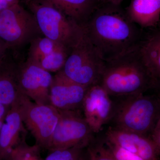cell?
Returning <instances> with one entry per match:
<instances>
[{"mask_svg":"<svg viewBox=\"0 0 160 160\" xmlns=\"http://www.w3.org/2000/svg\"><path fill=\"white\" fill-rule=\"evenodd\" d=\"M83 26L105 61L137 46L143 32L120 6L104 1Z\"/></svg>","mask_w":160,"mask_h":160,"instance_id":"cell-1","label":"cell"},{"mask_svg":"<svg viewBox=\"0 0 160 160\" xmlns=\"http://www.w3.org/2000/svg\"><path fill=\"white\" fill-rule=\"evenodd\" d=\"M155 83L143 62L138 45L106 61L99 84L110 96H131L153 89Z\"/></svg>","mask_w":160,"mask_h":160,"instance_id":"cell-2","label":"cell"},{"mask_svg":"<svg viewBox=\"0 0 160 160\" xmlns=\"http://www.w3.org/2000/svg\"><path fill=\"white\" fill-rule=\"evenodd\" d=\"M105 62L83 27L82 34L72 47L61 71L73 82L89 87L99 84Z\"/></svg>","mask_w":160,"mask_h":160,"instance_id":"cell-3","label":"cell"},{"mask_svg":"<svg viewBox=\"0 0 160 160\" xmlns=\"http://www.w3.org/2000/svg\"><path fill=\"white\" fill-rule=\"evenodd\" d=\"M28 2L42 34L71 50L82 34L83 26L67 18L49 2L28 0Z\"/></svg>","mask_w":160,"mask_h":160,"instance_id":"cell-4","label":"cell"},{"mask_svg":"<svg viewBox=\"0 0 160 160\" xmlns=\"http://www.w3.org/2000/svg\"><path fill=\"white\" fill-rule=\"evenodd\" d=\"M116 118L118 129L144 135L153 130L160 116V99L143 93L132 95Z\"/></svg>","mask_w":160,"mask_h":160,"instance_id":"cell-5","label":"cell"},{"mask_svg":"<svg viewBox=\"0 0 160 160\" xmlns=\"http://www.w3.org/2000/svg\"><path fill=\"white\" fill-rule=\"evenodd\" d=\"M40 33L33 15L19 3L0 11V42L8 50L31 43Z\"/></svg>","mask_w":160,"mask_h":160,"instance_id":"cell-6","label":"cell"},{"mask_svg":"<svg viewBox=\"0 0 160 160\" xmlns=\"http://www.w3.org/2000/svg\"><path fill=\"white\" fill-rule=\"evenodd\" d=\"M24 125L34 138L36 144L48 150L60 116L51 105L39 104L22 93L18 101Z\"/></svg>","mask_w":160,"mask_h":160,"instance_id":"cell-7","label":"cell"},{"mask_svg":"<svg viewBox=\"0 0 160 160\" xmlns=\"http://www.w3.org/2000/svg\"><path fill=\"white\" fill-rule=\"evenodd\" d=\"M60 111V110H59ZM59 119L48 150L89 146L93 132L78 110L60 111Z\"/></svg>","mask_w":160,"mask_h":160,"instance_id":"cell-8","label":"cell"},{"mask_svg":"<svg viewBox=\"0 0 160 160\" xmlns=\"http://www.w3.org/2000/svg\"><path fill=\"white\" fill-rule=\"evenodd\" d=\"M17 76L20 89L32 101L39 104L50 105V87L53 76L37 64L27 60L17 64Z\"/></svg>","mask_w":160,"mask_h":160,"instance_id":"cell-9","label":"cell"},{"mask_svg":"<svg viewBox=\"0 0 160 160\" xmlns=\"http://www.w3.org/2000/svg\"><path fill=\"white\" fill-rule=\"evenodd\" d=\"M89 88L73 82L60 70L53 76L49 93L50 105L60 111L78 110L82 107Z\"/></svg>","mask_w":160,"mask_h":160,"instance_id":"cell-10","label":"cell"},{"mask_svg":"<svg viewBox=\"0 0 160 160\" xmlns=\"http://www.w3.org/2000/svg\"><path fill=\"white\" fill-rule=\"evenodd\" d=\"M109 93L100 84L90 86L83 100L84 118L92 132L102 129L110 117L112 103Z\"/></svg>","mask_w":160,"mask_h":160,"instance_id":"cell-11","label":"cell"},{"mask_svg":"<svg viewBox=\"0 0 160 160\" xmlns=\"http://www.w3.org/2000/svg\"><path fill=\"white\" fill-rule=\"evenodd\" d=\"M106 140L114 143L145 160H158L160 155L151 138L144 135L110 127L107 132Z\"/></svg>","mask_w":160,"mask_h":160,"instance_id":"cell-12","label":"cell"},{"mask_svg":"<svg viewBox=\"0 0 160 160\" xmlns=\"http://www.w3.org/2000/svg\"><path fill=\"white\" fill-rule=\"evenodd\" d=\"M25 128L17 102L9 109L0 132V160L8 158L12 150L25 141Z\"/></svg>","mask_w":160,"mask_h":160,"instance_id":"cell-13","label":"cell"},{"mask_svg":"<svg viewBox=\"0 0 160 160\" xmlns=\"http://www.w3.org/2000/svg\"><path fill=\"white\" fill-rule=\"evenodd\" d=\"M143 32L138 49L148 72L155 80L160 79V23Z\"/></svg>","mask_w":160,"mask_h":160,"instance_id":"cell-14","label":"cell"},{"mask_svg":"<svg viewBox=\"0 0 160 160\" xmlns=\"http://www.w3.org/2000/svg\"><path fill=\"white\" fill-rule=\"evenodd\" d=\"M22 93L18 82L17 63L6 53L0 63V104L11 107Z\"/></svg>","mask_w":160,"mask_h":160,"instance_id":"cell-15","label":"cell"},{"mask_svg":"<svg viewBox=\"0 0 160 160\" xmlns=\"http://www.w3.org/2000/svg\"><path fill=\"white\" fill-rule=\"evenodd\" d=\"M125 10L141 29L154 28L160 23V0H131Z\"/></svg>","mask_w":160,"mask_h":160,"instance_id":"cell-16","label":"cell"},{"mask_svg":"<svg viewBox=\"0 0 160 160\" xmlns=\"http://www.w3.org/2000/svg\"><path fill=\"white\" fill-rule=\"evenodd\" d=\"M104 0H50L51 3L73 22L83 26Z\"/></svg>","mask_w":160,"mask_h":160,"instance_id":"cell-17","label":"cell"},{"mask_svg":"<svg viewBox=\"0 0 160 160\" xmlns=\"http://www.w3.org/2000/svg\"><path fill=\"white\" fill-rule=\"evenodd\" d=\"M30 44L27 60L37 64L44 57L58 48L64 46L44 36L38 37L32 40Z\"/></svg>","mask_w":160,"mask_h":160,"instance_id":"cell-18","label":"cell"},{"mask_svg":"<svg viewBox=\"0 0 160 160\" xmlns=\"http://www.w3.org/2000/svg\"><path fill=\"white\" fill-rule=\"evenodd\" d=\"M70 51L62 46L44 57L38 64L49 72H58L62 69Z\"/></svg>","mask_w":160,"mask_h":160,"instance_id":"cell-19","label":"cell"},{"mask_svg":"<svg viewBox=\"0 0 160 160\" xmlns=\"http://www.w3.org/2000/svg\"><path fill=\"white\" fill-rule=\"evenodd\" d=\"M42 149L36 144L29 146L25 140L12 150L8 158L10 160H44L41 156Z\"/></svg>","mask_w":160,"mask_h":160,"instance_id":"cell-20","label":"cell"},{"mask_svg":"<svg viewBox=\"0 0 160 160\" xmlns=\"http://www.w3.org/2000/svg\"><path fill=\"white\" fill-rule=\"evenodd\" d=\"M83 149L74 147L50 150L45 160H82Z\"/></svg>","mask_w":160,"mask_h":160,"instance_id":"cell-21","label":"cell"},{"mask_svg":"<svg viewBox=\"0 0 160 160\" xmlns=\"http://www.w3.org/2000/svg\"><path fill=\"white\" fill-rule=\"evenodd\" d=\"M105 145L117 160H145L138 155L132 153L107 140Z\"/></svg>","mask_w":160,"mask_h":160,"instance_id":"cell-22","label":"cell"},{"mask_svg":"<svg viewBox=\"0 0 160 160\" xmlns=\"http://www.w3.org/2000/svg\"><path fill=\"white\" fill-rule=\"evenodd\" d=\"M89 157L93 160H117L105 144L98 145L88 149Z\"/></svg>","mask_w":160,"mask_h":160,"instance_id":"cell-23","label":"cell"},{"mask_svg":"<svg viewBox=\"0 0 160 160\" xmlns=\"http://www.w3.org/2000/svg\"><path fill=\"white\" fill-rule=\"evenodd\" d=\"M151 139L160 154V116L152 130Z\"/></svg>","mask_w":160,"mask_h":160,"instance_id":"cell-24","label":"cell"},{"mask_svg":"<svg viewBox=\"0 0 160 160\" xmlns=\"http://www.w3.org/2000/svg\"><path fill=\"white\" fill-rule=\"evenodd\" d=\"M18 3V0H0V11Z\"/></svg>","mask_w":160,"mask_h":160,"instance_id":"cell-25","label":"cell"},{"mask_svg":"<svg viewBox=\"0 0 160 160\" xmlns=\"http://www.w3.org/2000/svg\"><path fill=\"white\" fill-rule=\"evenodd\" d=\"M10 107L0 104V120L5 119L6 114Z\"/></svg>","mask_w":160,"mask_h":160,"instance_id":"cell-26","label":"cell"},{"mask_svg":"<svg viewBox=\"0 0 160 160\" xmlns=\"http://www.w3.org/2000/svg\"><path fill=\"white\" fill-rule=\"evenodd\" d=\"M8 49L4 45L0 42V63L6 56Z\"/></svg>","mask_w":160,"mask_h":160,"instance_id":"cell-27","label":"cell"},{"mask_svg":"<svg viewBox=\"0 0 160 160\" xmlns=\"http://www.w3.org/2000/svg\"><path fill=\"white\" fill-rule=\"evenodd\" d=\"M106 2L115 5V6H120L121 3L124 0H104Z\"/></svg>","mask_w":160,"mask_h":160,"instance_id":"cell-28","label":"cell"},{"mask_svg":"<svg viewBox=\"0 0 160 160\" xmlns=\"http://www.w3.org/2000/svg\"><path fill=\"white\" fill-rule=\"evenodd\" d=\"M153 89H156L157 90L158 92V96L160 99V79L156 81Z\"/></svg>","mask_w":160,"mask_h":160,"instance_id":"cell-29","label":"cell"},{"mask_svg":"<svg viewBox=\"0 0 160 160\" xmlns=\"http://www.w3.org/2000/svg\"><path fill=\"white\" fill-rule=\"evenodd\" d=\"M41 1H47V2H50V0H41Z\"/></svg>","mask_w":160,"mask_h":160,"instance_id":"cell-30","label":"cell"},{"mask_svg":"<svg viewBox=\"0 0 160 160\" xmlns=\"http://www.w3.org/2000/svg\"><path fill=\"white\" fill-rule=\"evenodd\" d=\"M5 160H10V159L9 158H7V159H5Z\"/></svg>","mask_w":160,"mask_h":160,"instance_id":"cell-31","label":"cell"},{"mask_svg":"<svg viewBox=\"0 0 160 160\" xmlns=\"http://www.w3.org/2000/svg\"><path fill=\"white\" fill-rule=\"evenodd\" d=\"M89 160H93L92 159L90 158H89Z\"/></svg>","mask_w":160,"mask_h":160,"instance_id":"cell-32","label":"cell"}]
</instances>
